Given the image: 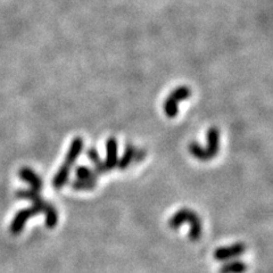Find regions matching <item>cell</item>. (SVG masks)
Returning <instances> with one entry per match:
<instances>
[{"mask_svg":"<svg viewBox=\"0 0 273 273\" xmlns=\"http://www.w3.org/2000/svg\"><path fill=\"white\" fill-rule=\"evenodd\" d=\"M83 145H85V143H83V139L80 137H76L72 140L71 146H70V148H68V152L66 154V157H65V161L63 164H61L60 170L57 171L56 176H55L53 179V187L55 189L63 188L64 185L68 182L71 167L74 165L76 159H78V157H79V155L81 154V152L83 149Z\"/></svg>","mask_w":273,"mask_h":273,"instance_id":"6da1fadb","label":"cell"},{"mask_svg":"<svg viewBox=\"0 0 273 273\" xmlns=\"http://www.w3.org/2000/svg\"><path fill=\"white\" fill-rule=\"evenodd\" d=\"M189 151L194 157L200 161H209L214 158L220 151V131L215 126L211 127L207 131V147L204 148L198 143H191L189 145Z\"/></svg>","mask_w":273,"mask_h":273,"instance_id":"7a4b0ae2","label":"cell"},{"mask_svg":"<svg viewBox=\"0 0 273 273\" xmlns=\"http://www.w3.org/2000/svg\"><path fill=\"white\" fill-rule=\"evenodd\" d=\"M191 91L188 87H179V88L174 89L170 96L167 97L164 104V112L169 118H176L178 114V104L182 100H185L187 98L190 97Z\"/></svg>","mask_w":273,"mask_h":273,"instance_id":"3957f363","label":"cell"},{"mask_svg":"<svg viewBox=\"0 0 273 273\" xmlns=\"http://www.w3.org/2000/svg\"><path fill=\"white\" fill-rule=\"evenodd\" d=\"M246 245L243 243H236L230 246L218 247L213 253L214 260L217 262H227L242 256L246 252Z\"/></svg>","mask_w":273,"mask_h":273,"instance_id":"277c9868","label":"cell"},{"mask_svg":"<svg viewBox=\"0 0 273 273\" xmlns=\"http://www.w3.org/2000/svg\"><path fill=\"white\" fill-rule=\"evenodd\" d=\"M39 214H40L39 210H36L34 206L21 210L20 212L16 213V215L13 218L12 223H10V227H9L10 232H12L13 235H20L21 232L24 230V227L25 224H27V222L30 220L32 216L39 215Z\"/></svg>","mask_w":273,"mask_h":273,"instance_id":"5b68a950","label":"cell"},{"mask_svg":"<svg viewBox=\"0 0 273 273\" xmlns=\"http://www.w3.org/2000/svg\"><path fill=\"white\" fill-rule=\"evenodd\" d=\"M187 223L189 224V239L194 243L198 242L203 235V223L198 214L189 210Z\"/></svg>","mask_w":273,"mask_h":273,"instance_id":"8992f818","label":"cell"},{"mask_svg":"<svg viewBox=\"0 0 273 273\" xmlns=\"http://www.w3.org/2000/svg\"><path fill=\"white\" fill-rule=\"evenodd\" d=\"M119 156H118V141L115 138H109L106 143V159H105V166L107 171L115 169L118 165Z\"/></svg>","mask_w":273,"mask_h":273,"instance_id":"52a82bcc","label":"cell"},{"mask_svg":"<svg viewBox=\"0 0 273 273\" xmlns=\"http://www.w3.org/2000/svg\"><path fill=\"white\" fill-rule=\"evenodd\" d=\"M20 177L22 180H24L27 183L30 184L32 190H35V191L41 190L42 180L33 170L29 169V167H24V169H22L20 171Z\"/></svg>","mask_w":273,"mask_h":273,"instance_id":"ba28073f","label":"cell"},{"mask_svg":"<svg viewBox=\"0 0 273 273\" xmlns=\"http://www.w3.org/2000/svg\"><path fill=\"white\" fill-rule=\"evenodd\" d=\"M247 270H248V267L245 262L235 258V260L223 262L218 273H245Z\"/></svg>","mask_w":273,"mask_h":273,"instance_id":"9c48e42d","label":"cell"},{"mask_svg":"<svg viewBox=\"0 0 273 273\" xmlns=\"http://www.w3.org/2000/svg\"><path fill=\"white\" fill-rule=\"evenodd\" d=\"M87 155H88V158L90 159L91 162L93 163L94 169L93 171L96 172V174H104L105 172H107L106 166H105V163L103 159L100 158L99 154H98L97 149L96 148H90L88 152H87Z\"/></svg>","mask_w":273,"mask_h":273,"instance_id":"30bf717a","label":"cell"},{"mask_svg":"<svg viewBox=\"0 0 273 273\" xmlns=\"http://www.w3.org/2000/svg\"><path fill=\"white\" fill-rule=\"evenodd\" d=\"M188 213L189 209H181L178 211V212L174 214V215L171 216L169 220V227L173 230H178V229L181 228V225H183L184 223H187V218H188Z\"/></svg>","mask_w":273,"mask_h":273,"instance_id":"8fae6325","label":"cell"},{"mask_svg":"<svg viewBox=\"0 0 273 273\" xmlns=\"http://www.w3.org/2000/svg\"><path fill=\"white\" fill-rule=\"evenodd\" d=\"M134 154H136V148L133 147V145L126 144L124 154L122 155V157L118 161V166L120 170H125L130 166V164L133 162Z\"/></svg>","mask_w":273,"mask_h":273,"instance_id":"7c38bea8","label":"cell"},{"mask_svg":"<svg viewBox=\"0 0 273 273\" xmlns=\"http://www.w3.org/2000/svg\"><path fill=\"white\" fill-rule=\"evenodd\" d=\"M97 180H83V179H76L71 183V187L78 191H85V190H92L96 188Z\"/></svg>","mask_w":273,"mask_h":273,"instance_id":"4fadbf2b","label":"cell"},{"mask_svg":"<svg viewBox=\"0 0 273 273\" xmlns=\"http://www.w3.org/2000/svg\"><path fill=\"white\" fill-rule=\"evenodd\" d=\"M45 224L48 229H54L58 224V212L52 205L45 213Z\"/></svg>","mask_w":273,"mask_h":273,"instance_id":"5bb4252c","label":"cell"},{"mask_svg":"<svg viewBox=\"0 0 273 273\" xmlns=\"http://www.w3.org/2000/svg\"><path fill=\"white\" fill-rule=\"evenodd\" d=\"M75 174L78 177V179L83 180H97V174L93 170H91L90 167L81 165L78 166L75 169Z\"/></svg>","mask_w":273,"mask_h":273,"instance_id":"9a60e30c","label":"cell"},{"mask_svg":"<svg viewBox=\"0 0 273 273\" xmlns=\"http://www.w3.org/2000/svg\"><path fill=\"white\" fill-rule=\"evenodd\" d=\"M145 157H146V152L144 151V149H136V154H134L133 162L139 163L140 161H143Z\"/></svg>","mask_w":273,"mask_h":273,"instance_id":"2e32d148","label":"cell"}]
</instances>
